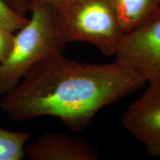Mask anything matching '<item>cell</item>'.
Segmentation results:
<instances>
[{
  "mask_svg": "<svg viewBox=\"0 0 160 160\" xmlns=\"http://www.w3.org/2000/svg\"><path fill=\"white\" fill-rule=\"evenodd\" d=\"M145 82L139 73L117 61L92 64L57 56L32 67L2 97L0 108L16 122L54 117L71 131H81L104 108Z\"/></svg>",
  "mask_w": 160,
  "mask_h": 160,
  "instance_id": "cell-1",
  "label": "cell"
},
{
  "mask_svg": "<svg viewBox=\"0 0 160 160\" xmlns=\"http://www.w3.org/2000/svg\"><path fill=\"white\" fill-rule=\"evenodd\" d=\"M29 12L31 17L14 34L11 53L0 64V97L13 89L37 63L64 54L67 44L60 33L56 6L32 3Z\"/></svg>",
  "mask_w": 160,
  "mask_h": 160,
  "instance_id": "cell-2",
  "label": "cell"
},
{
  "mask_svg": "<svg viewBox=\"0 0 160 160\" xmlns=\"http://www.w3.org/2000/svg\"><path fill=\"white\" fill-rule=\"evenodd\" d=\"M56 8L66 44L87 42L107 57H114L125 32L113 0H60Z\"/></svg>",
  "mask_w": 160,
  "mask_h": 160,
  "instance_id": "cell-3",
  "label": "cell"
},
{
  "mask_svg": "<svg viewBox=\"0 0 160 160\" xmlns=\"http://www.w3.org/2000/svg\"><path fill=\"white\" fill-rule=\"evenodd\" d=\"M115 61L134 70L148 83L160 82V11L123 36Z\"/></svg>",
  "mask_w": 160,
  "mask_h": 160,
  "instance_id": "cell-4",
  "label": "cell"
},
{
  "mask_svg": "<svg viewBox=\"0 0 160 160\" xmlns=\"http://www.w3.org/2000/svg\"><path fill=\"white\" fill-rule=\"evenodd\" d=\"M122 123L150 156L160 159V82L149 83L124 112Z\"/></svg>",
  "mask_w": 160,
  "mask_h": 160,
  "instance_id": "cell-5",
  "label": "cell"
},
{
  "mask_svg": "<svg viewBox=\"0 0 160 160\" xmlns=\"http://www.w3.org/2000/svg\"><path fill=\"white\" fill-rule=\"evenodd\" d=\"M97 146L80 135L62 133L40 135L25 147V157L31 160H96Z\"/></svg>",
  "mask_w": 160,
  "mask_h": 160,
  "instance_id": "cell-6",
  "label": "cell"
},
{
  "mask_svg": "<svg viewBox=\"0 0 160 160\" xmlns=\"http://www.w3.org/2000/svg\"><path fill=\"white\" fill-rule=\"evenodd\" d=\"M125 33L145 22L160 11V0H113Z\"/></svg>",
  "mask_w": 160,
  "mask_h": 160,
  "instance_id": "cell-7",
  "label": "cell"
},
{
  "mask_svg": "<svg viewBox=\"0 0 160 160\" xmlns=\"http://www.w3.org/2000/svg\"><path fill=\"white\" fill-rule=\"evenodd\" d=\"M31 137L29 132L12 131L0 127V160H22Z\"/></svg>",
  "mask_w": 160,
  "mask_h": 160,
  "instance_id": "cell-8",
  "label": "cell"
},
{
  "mask_svg": "<svg viewBox=\"0 0 160 160\" xmlns=\"http://www.w3.org/2000/svg\"><path fill=\"white\" fill-rule=\"evenodd\" d=\"M27 17H22L13 11L4 0H0V25L15 33L27 23Z\"/></svg>",
  "mask_w": 160,
  "mask_h": 160,
  "instance_id": "cell-9",
  "label": "cell"
},
{
  "mask_svg": "<svg viewBox=\"0 0 160 160\" xmlns=\"http://www.w3.org/2000/svg\"><path fill=\"white\" fill-rule=\"evenodd\" d=\"M14 40V33L0 25V64L11 53Z\"/></svg>",
  "mask_w": 160,
  "mask_h": 160,
  "instance_id": "cell-10",
  "label": "cell"
},
{
  "mask_svg": "<svg viewBox=\"0 0 160 160\" xmlns=\"http://www.w3.org/2000/svg\"><path fill=\"white\" fill-rule=\"evenodd\" d=\"M6 4L18 14L26 17L30 11L31 0H4Z\"/></svg>",
  "mask_w": 160,
  "mask_h": 160,
  "instance_id": "cell-11",
  "label": "cell"
},
{
  "mask_svg": "<svg viewBox=\"0 0 160 160\" xmlns=\"http://www.w3.org/2000/svg\"><path fill=\"white\" fill-rule=\"evenodd\" d=\"M60 2V0H31V5L32 3L35 2H43V3H48L51 4V5H53L54 6H57Z\"/></svg>",
  "mask_w": 160,
  "mask_h": 160,
  "instance_id": "cell-12",
  "label": "cell"
}]
</instances>
